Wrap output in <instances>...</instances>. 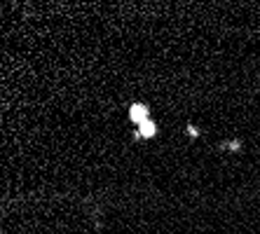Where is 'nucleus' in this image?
I'll list each match as a JSON object with an SVG mask.
<instances>
[{
  "instance_id": "nucleus-1",
  "label": "nucleus",
  "mask_w": 260,
  "mask_h": 234,
  "mask_svg": "<svg viewBox=\"0 0 260 234\" xmlns=\"http://www.w3.org/2000/svg\"><path fill=\"white\" fill-rule=\"evenodd\" d=\"M129 120L136 126H141L143 122L150 120V108H148L145 103H132V106H129Z\"/></svg>"
},
{
  "instance_id": "nucleus-2",
  "label": "nucleus",
  "mask_w": 260,
  "mask_h": 234,
  "mask_svg": "<svg viewBox=\"0 0 260 234\" xmlns=\"http://www.w3.org/2000/svg\"><path fill=\"white\" fill-rule=\"evenodd\" d=\"M155 133H157V124H155V120H148L141 126H136V138H152Z\"/></svg>"
},
{
  "instance_id": "nucleus-3",
  "label": "nucleus",
  "mask_w": 260,
  "mask_h": 234,
  "mask_svg": "<svg viewBox=\"0 0 260 234\" xmlns=\"http://www.w3.org/2000/svg\"><path fill=\"white\" fill-rule=\"evenodd\" d=\"M188 131L190 136H200V129H194V126H188Z\"/></svg>"
}]
</instances>
